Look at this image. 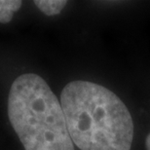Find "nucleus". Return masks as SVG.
Returning <instances> with one entry per match:
<instances>
[{
  "instance_id": "nucleus-1",
  "label": "nucleus",
  "mask_w": 150,
  "mask_h": 150,
  "mask_svg": "<svg viewBox=\"0 0 150 150\" xmlns=\"http://www.w3.org/2000/svg\"><path fill=\"white\" fill-rule=\"evenodd\" d=\"M72 142L81 150H131L134 122L124 103L89 81H72L61 94Z\"/></svg>"
},
{
  "instance_id": "nucleus-2",
  "label": "nucleus",
  "mask_w": 150,
  "mask_h": 150,
  "mask_svg": "<svg viewBox=\"0 0 150 150\" xmlns=\"http://www.w3.org/2000/svg\"><path fill=\"white\" fill-rule=\"evenodd\" d=\"M8 117L25 150H74L62 104L39 75L22 74L13 82Z\"/></svg>"
},
{
  "instance_id": "nucleus-3",
  "label": "nucleus",
  "mask_w": 150,
  "mask_h": 150,
  "mask_svg": "<svg viewBox=\"0 0 150 150\" xmlns=\"http://www.w3.org/2000/svg\"><path fill=\"white\" fill-rule=\"evenodd\" d=\"M22 4L20 0H0V23H10L15 12L22 7Z\"/></svg>"
},
{
  "instance_id": "nucleus-4",
  "label": "nucleus",
  "mask_w": 150,
  "mask_h": 150,
  "mask_svg": "<svg viewBox=\"0 0 150 150\" xmlns=\"http://www.w3.org/2000/svg\"><path fill=\"white\" fill-rule=\"evenodd\" d=\"M34 4L47 16H56L62 11L67 4L64 0H35Z\"/></svg>"
},
{
  "instance_id": "nucleus-5",
  "label": "nucleus",
  "mask_w": 150,
  "mask_h": 150,
  "mask_svg": "<svg viewBox=\"0 0 150 150\" xmlns=\"http://www.w3.org/2000/svg\"><path fill=\"white\" fill-rule=\"evenodd\" d=\"M145 147H146V150H150V134L147 136V137H146Z\"/></svg>"
}]
</instances>
